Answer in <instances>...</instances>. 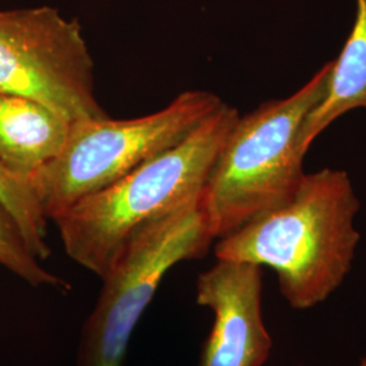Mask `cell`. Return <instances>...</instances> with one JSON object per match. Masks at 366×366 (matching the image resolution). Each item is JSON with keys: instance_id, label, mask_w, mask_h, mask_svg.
<instances>
[{"instance_id": "8992f818", "label": "cell", "mask_w": 366, "mask_h": 366, "mask_svg": "<svg viewBox=\"0 0 366 366\" xmlns=\"http://www.w3.org/2000/svg\"><path fill=\"white\" fill-rule=\"evenodd\" d=\"M0 92L37 101L71 124L109 117L78 19L49 6L0 10Z\"/></svg>"}, {"instance_id": "7c38bea8", "label": "cell", "mask_w": 366, "mask_h": 366, "mask_svg": "<svg viewBox=\"0 0 366 366\" xmlns=\"http://www.w3.org/2000/svg\"><path fill=\"white\" fill-rule=\"evenodd\" d=\"M360 366H366V355L361 360V362H360Z\"/></svg>"}, {"instance_id": "9c48e42d", "label": "cell", "mask_w": 366, "mask_h": 366, "mask_svg": "<svg viewBox=\"0 0 366 366\" xmlns=\"http://www.w3.org/2000/svg\"><path fill=\"white\" fill-rule=\"evenodd\" d=\"M360 107H366V0H355L353 29L340 56L332 60L327 92L302 124V152L307 154L335 119Z\"/></svg>"}, {"instance_id": "30bf717a", "label": "cell", "mask_w": 366, "mask_h": 366, "mask_svg": "<svg viewBox=\"0 0 366 366\" xmlns=\"http://www.w3.org/2000/svg\"><path fill=\"white\" fill-rule=\"evenodd\" d=\"M0 204L16 222L30 252L39 261L48 259L52 252L46 243L48 219L41 207L34 184L31 179L14 174L1 163Z\"/></svg>"}, {"instance_id": "5b68a950", "label": "cell", "mask_w": 366, "mask_h": 366, "mask_svg": "<svg viewBox=\"0 0 366 366\" xmlns=\"http://www.w3.org/2000/svg\"><path fill=\"white\" fill-rule=\"evenodd\" d=\"M213 236L199 204L136 229L102 280L79 340L76 366H122L132 334L160 282L183 261L201 258Z\"/></svg>"}, {"instance_id": "52a82bcc", "label": "cell", "mask_w": 366, "mask_h": 366, "mask_svg": "<svg viewBox=\"0 0 366 366\" xmlns=\"http://www.w3.org/2000/svg\"><path fill=\"white\" fill-rule=\"evenodd\" d=\"M263 270L247 262L224 261L197 280V304L213 312L199 366H263L273 340L262 314Z\"/></svg>"}, {"instance_id": "8fae6325", "label": "cell", "mask_w": 366, "mask_h": 366, "mask_svg": "<svg viewBox=\"0 0 366 366\" xmlns=\"http://www.w3.org/2000/svg\"><path fill=\"white\" fill-rule=\"evenodd\" d=\"M0 266L11 272L34 288L68 290L69 284L61 277L46 270L27 249L26 242L21 234L11 214L0 204Z\"/></svg>"}, {"instance_id": "ba28073f", "label": "cell", "mask_w": 366, "mask_h": 366, "mask_svg": "<svg viewBox=\"0 0 366 366\" xmlns=\"http://www.w3.org/2000/svg\"><path fill=\"white\" fill-rule=\"evenodd\" d=\"M71 125L37 101L0 92V163L31 179L63 151Z\"/></svg>"}, {"instance_id": "6da1fadb", "label": "cell", "mask_w": 366, "mask_h": 366, "mask_svg": "<svg viewBox=\"0 0 366 366\" xmlns=\"http://www.w3.org/2000/svg\"><path fill=\"white\" fill-rule=\"evenodd\" d=\"M360 199L345 170L305 174L288 199L219 239L217 259L270 267L282 297L307 311L335 293L352 270L361 235Z\"/></svg>"}, {"instance_id": "3957f363", "label": "cell", "mask_w": 366, "mask_h": 366, "mask_svg": "<svg viewBox=\"0 0 366 366\" xmlns=\"http://www.w3.org/2000/svg\"><path fill=\"white\" fill-rule=\"evenodd\" d=\"M332 61L300 90L239 116L210 171L199 208L213 239L284 204L305 172L302 124L327 92Z\"/></svg>"}, {"instance_id": "277c9868", "label": "cell", "mask_w": 366, "mask_h": 366, "mask_svg": "<svg viewBox=\"0 0 366 366\" xmlns=\"http://www.w3.org/2000/svg\"><path fill=\"white\" fill-rule=\"evenodd\" d=\"M222 104L213 92H184L144 117L72 124L63 151L31 178L46 219L179 144Z\"/></svg>"}, {"instance_id": "7a4b0ae2", "label": "cell", "mask_w": 366, "mask_h": 366, "mask_svg": "<svg viewBox=\"0 0 366 366\" xmlns=\"http://www.w3.org/2000/svg\"><path fill=\"white\" fill-rule=\"evenodd\" d=\"M239 116L237 109L222 104L179 144L57 216L52 222L66 255L104 278L136 229L199 204Z\"/></svg>"}]
</instances>
